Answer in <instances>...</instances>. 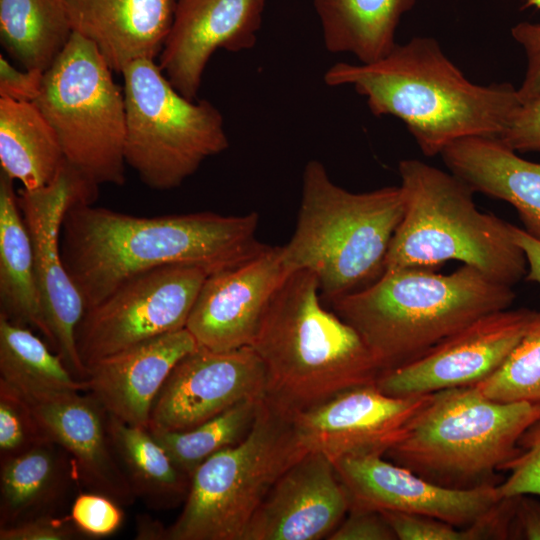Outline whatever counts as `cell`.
Wrapping results in <instances>:
<instances>
[{
	"mask_svg": "<svg viewBox=\"0 0 540 540\" xmlns=\"http://www.w3.org/2000/svg\"><path fill=\"white\" fill-rule=\"evenodd\" d=\"M258 220L255 212L139 217L76 202L63 218L61 256L87 309L160 267L195 266L211 275L245 262L266 246L256 237Z\"/></svg>",
	"mask_w": 540,
	"mask_h": 540,
	"instance_id": "obj_1",
	"label": "cell"
},
{
	"mask_svg": "<svg viewBox=\"0 0 540 540\" xmlns=\"http://www.w3.org/2000/svg\"><path fill=\"white\" fill-rule=\"evenodd\" d=\"M324 81L351 85L375 116L402 120L428 157L462 138L499 137L521 105L511 84L469 81L434 38L423 36L372 63H337Z\"/></svg>",
	"mask_w": 540,
	"mask_h": 540,
	"instance_id": "obj_2",
	"label": "cell"
},
{
	"mask_svg": "<svg viewBox=\"0 0 540 540\" xmlns=\"http://www.w3.org/2000/svg\"><path fill=\"white\" fill-rule=\"evenodd\" d=\"M321 299L313 273L291 271L251 344L264 364L265 398L290 415L374 384L381 372L356 330Z\"/></svg>",
	"mask_w": 540,
	"mask_h": 540,
	"instance_id": "obj_3",
	"label": "cell"
},
{
	"mask_svg": "<svg viewBox=\"0 0 540 540\" xmlns=\"http://www.w3.org/2000/svg\"><path fill=\"white\" fill-rule=\"evenodd\" d=\"M516 293L462 265L449 274L397 268L330 303L352 326L380 371L401 366L478 318L508 309Z\"/></svg>",
	"mask_w": 540,
	"mask_h": 540,
	"instance_id": "obj_4",
	"label": "cell"
},
{
	"mask_svg": "<svg viewBox=\"0 0 540 540\" xmlns=\"http://www.w3.org/2000/svg\"><path fill=\"white\" fill-rule=\"evenodd\" d=\"M404 210L400 186L350 192L311 160L303 172L295 231L282 246L284 261L291 270L313 273L328 302L355 292L384 272Z\"/></svg>",
	"mask_w": 540,
	"mask_h": 540,
	"instance_id": "obj_5",
	"label": "cell"
},
{
	"mask_svg": "<svg viewBox=\"0 0 540 540\" xmlns=\"http://www.w3.org/2000/svg\"><path fill=\"white\" fill-rule=\"evenodd\" d=\"M398 171L405 210L384 270H436L455 260L508 286L525 278L527 262L512 224L481 212L464 181L417 159L400 161Z\"/></svg>",
	"mask_w": 540,
	"mask_h": 540,
	"instance_id": "obj_6",
	"label": "cell"
},
{
	"mask_svg": "<svg viewBox=\"0 0 540 540\" xmlns=\"http://www.w3.org/2000/svg\"><path fill=\"white\" fill-rule=\"evenodd\" d=\"M538 420L540 404L496 402L472 386L445 389L431 393L385 456L433 483L471 488L503 470Z\"/></svg>",
	"mask_w": 540,
	"mask_h": 540,
	"instance_id": "obj_7",
	"label": "cell"
},
{
	"mask_svg": "<svg viewBox=\"0 0 540 540\" xmlns=\"http://www.w3.org/2000/svg\"><path fill=\"white\" fill-rule=\"evenodd\" d=\"M307 452L291 415L264 398L245 438L194 471L166 540H242L274 483Z\"/></svg>",
	"mask_w": 540,
	"mask_h": 540,
	"instance_id": "obj_8",
	"label": "cell"
},
{
	"mask_svg": "<svg viewBox=\"0 0 540 540\" xmlns=\"http://www.w3.org/2000/svg\"><path fill=\"white\" fill-rule=\"evenodd\" d=\"M123 75L125 160L152 189L181 185L229 146L220 111L178 92L155 59L128 64Z\"/></svg>",
	"mask_w": 540,
	"mask_h": 540,
	"instance_id": "obj_9",
	"label": "cell"
},
{
	"mask_svg": "<svg viewBox=\"0 0 540 540\" xmlns=\"http://www.w3.org/2000/svg\"><path fill=\"white\" fill-rule=\"evenodd\" d=\"M34 103L54 129L72 167L98 187L125 183L124 94L93 43L72 34L44 73Z\"/></svg>",
	"mask_w": 540,
	"mask_h": 540,
	"instance_id": "obj_10",
	"label": "cell"
},
{
	"mask_svg": "<svg viewBox=\"0 0 540 540\" xmlns=\"http://www.w3.org/2000/svg\"><path fill=\"white\" fill-rule=\"evenodd\" d=\"M209 274L195 266L160 267L126 281L87 308L76 329V346L87 368L144 341L186 328Z\"/></svg>",
	"mask_w": 540,
	"mask_h": 540,
	"instance_id": "obj_11",
	"label": "cell"
},
{
	"mask_svg": "<svg viewBox=\"0 0 540 540\" xmlns=\"http://www.w3.org/2000/svg\"><path fill=\"white\" fill-rule=\"evenodd\" d=\"M98 186L65 161L55 179L45 187L17 193L31 237L34 264L45 317L58 354L71 372L84 379L87 368L76 346V329L86 310L61 256L63 218L76 202L93 203Z\"/></svg>",
	"mask_w": 540,
	"mask_h": 540,
	"instance_id": "obj_12",
	"label": "cell"
},
{
	"mask_svg": "<svg viewBox=\"0 0 540 540\" xmlns=\"http://www.w3.org/2000/svg\"><path fill=\"white\" fill-rule=\"evenodd\" d=\"M536 310L504 309L484 315L419 357L380 372L375 385L407 397L468 387L495 372L523 337Z\"/></svg>",
	"mask_w": 540,
	"mask_h": 540,
	"instance_id": "obj_13",
	"label": "cell"
},
{
	"mask_svg": "<svg viewBox=\"0 0 540 540\" xmlns=\"http://www.w3.org/2000/svg\"><path fill=\"white\" fill-rule=\"evenodd\" d=\"M265 395L264 364L251 346L229 351L198 346L170 372L153 404L148 428L189 430L242 401Z\"/></svg>",
	"mask_w": 540,
	"mask_h": 540,
	"instance_id": "obj_14",
	"label": "cell"
},
{
	"mask_svg": "<svg viewBox=\"0 0 540 540\" xmlns=\"http://www.w3.org/2000/svg\"><path fill=\"white\" fill-rule=\"evenodd\" d=\"M430 396H391L374 383L346 390L291 418L305 448L332 463L346 457L384 456L404 437Z\"/></svg>",
	"mask_w": 540,
	"mask_h": 540,
	"instance_id": "obj_15",
	"label": "cell"
},
{
	"mask_svg": "<svg viewBox=\"0 0 540 540\" xmlns=\"http://www.w3.org/2000/svg\"><path fill=\"white\" fill-rule=\"evenodd\" d=\"M333 464L348 492L350 508L417 514L467 527L502 500L494 484L442 486L383 456L346 457Z\"/></svg>",
	"mask_w": 540,
	"mask_h": 540,
	"instance_id": "obj_16",
	"label": "cell"
},
{
	"mask_svg": "<svg viewBox=\"0 0 540 540\" xmlns=\"http://www.w3.org/2000/svg\"><path fill=\"white\" fill-rule=\"evenodd\" d=\"M293 271L282 246H268L245 262L208 275L186 329L198 346L229 351L251 346L266 309Z\"/></svg>",
	"mask_w": 540,
	"mask_h": 540,
	"instance_id": "obj_17",
	"label": "cell"
},
{
	"mask_svg": "<svg viewBox=\"0 0 540 540\" xmlns=\"http://www.w3.org/2000/svg\"><path fill=\"white\" fill-rule=\"evenodd\" d=\"M266 0H176L159 66L174 88L196 99L203 73L218 49L252 48Z\"/></svg>",
	"mask_w": 540,
	"mask_h": 540,
	"instance_id": "obj_18",
	"label": "cell"
},
{
	"mask_svg": "<svg viewBox=\"0 0 540 540\" xmlns=\"http://www.w3.org/2000/svg\"><path fill=\"white\" fill-rule=\"evenodd\" d=\"M350 509L334 464L307 452L274 483L242 540H319L337 528Z\"/></svg>",
	"mask_w": 540,
	"mask_h": 540,
	"instance_id": "obj_19",
	"label": "cell"
},
{
	"mask_svg": "<svg viewBox=\"0 0 540 540\" xmlns=\"http://www.w3.org/2000/svg\"><path fill=\"white\" fill-rule=\"evenodd\" d=\"M81 392L26 398L49 440L70 457L77 483L130 506L136 497L112 448L108 413L91 393Z\"/></svg>",
	"mask_w": 540,
	"mask_h": 540,
	"instance_id": "obj_20",
	"label": "cell"
},
{
	"mask_svg": "<svg viewBox=\"0 0 540 540\" xmlns=\"http://www.w3.org/2000/svg\"><path fill=\"white\" fill-rule=\"evenodd\" d=\"M197 347L184 328L104 357L87 367V392L108 414L148 427L153 404L170 372Z\"/></svg>",
	"mask_w": 540,
	"mask_h": 540,
	"instance_id": "obj_21",
	"label": "cell"
},
{
	"mask_svg": "<svg viewBox=\"0 0 540 540\" xmlns=\"http://www.w3.org/2000/svg\"><path fill=\"white\" fill-rule=\"evenodd\" d=\"M73 33L93 43L112 71L159 57L176 0H63Z\"/></svg>",
	"mask_w": 540,
	"mask_h": 540,
	"instance_id": "obj_22",
	"label": "cell"
},
{
	"mask_svg": "<svg viewBox=\"0 0 540 540\" xmlns=\"http://www.w3.org/2000/svg\"><path fill=\"white\" fill-rule=\"evenodd\" d=\"M440 155L474 193L511 204L523 229L540 241V163L521 158L500 138L490 136L456 140Z\"/></svg>",
	"mask_w": 540,
	"mask_h": 540,
	"instance_id": "obj_23",
	"label": "cell"
},
{
	"mask_svg": "<svg viewBox=\"0 0 540 540\" xmlns=\"http://www.w3.org/2000/svg\"><path fill=\"white\" fill-rule=\"evenodd\" d=\"M0 461V528L56 514L77 483L70 457L52 441Z\"/></svg>",
	"mask_w": 540,
	"mask_h": 540,
	"instance_id": "obj_24",
	"label": "cell"
},
{
	"mask_svg": "<svg viewBox=\"0 0 540 540\" xmlns=\"http://www.w3.org/2000/svg\"><path fill=\"white\" fill-rule=\"evenodd\" d=\"M13 181L0 174V315L32 327L54 347L35 272L33 246Z\"/></svg>",
	"mask_w": 540,
	"mask_h": 540,
	"instance_id": "obj_25",
	"label": "cell"
},
{
	"mask_svg": "<svg viewBox=\"0 0 540 540\" xmlns=\"http://www.w3.org/2000/svg\"><path fill=\"white\" fill-rule=\"evenodd\" d=\"M417 0H314L323 41L331 53H350L361 63L386 56L397 44L402 16Z\"/></svg>",
	"mask_w": 540,
	"mask_h": 540,
	"instance_id": "obj_26",
	"label": "cell"
},
{
	"mask_svg": "<svg viewBox=\"0 0 540 540\" xmlns=\"http://www.w3.org/2000/svg\"><path fill=\"white\" fill-rule=\"evenodd\" d=\"M66 159L58 137L34 102L0 98L2 172L35 190L50 184Z\"/></svg>",
	"mask_w": 540,
	"mask_h": 540,
	"instance_id": "obj_27",
	"label": "cell"
},
{
	"mask_svg": "<svg viewBox=\"0 0 540 540\" xmlns=\"http://www.w3.org/2000/svg\"><path fill=\"white\" fill-rule=\"evenodd\" d=\"M107 430L136 498L157 510L185 502L191 477L173 462L148 427L130 425L108 414Z\"/></svg>",
	"mask_w": 540,
	"mask_h": 540,
	"instance_id": "obj_28",
	"label": "cell"
},
{
	"mask_svg": "<svg viewBox=\"0 0 540 540\" xmlns=\"http://www.w3.org/2000/svg\"><path fill=\"white\" fill-rule=\"evenodd\" d=\"M73 30L63 0H0V40L25 69L46 72Z\"/></svg>",
	"mask_w": 540,
	"mask_h": 540,
	"instance_id": "obj_29",
	"label": "cell"
},
{
	"mask_svg": "<svg viewBox=\"0 0 540 540\" xmlns=\"http://www.w3.org/2000/svg\"><path fill=\"white\" fill-rule=\"evenodd\" d=\"M0 379L27 398L87 391L59 354H53L29 327L0 315Z\"/></svg>",
	"mask_w": 540,
	"mask_h": 540,
	"instance_id": "obj_30",
	"label": "cell"
},
{
	"mask_svg": "<svg viewBox=\"0 0 540 540\" xmlns=\"http://www.w3.org/2000/svg\"><path fill=\"white\" fill-rule=\"evenodd\" d=\"M263 399L242 401L189 430L153 431L148 429L173 462L191 477L210 456L245 438L255 421Z\"/></svg>",
	"mask_w": 540,
	"mask_h": 540,
	"instance_id": "obj_31",
	"label": "cell"
},
{
	"mask_svg": "<svg viewBox=\"0 0 540 540\" xmlns=\"http://www.w3.org/2000/svg\"><path fill=\"white\" fill-rule=\"evenodd\" d=\"M472 387L496 402L540 404V311L502 365Z\"/></svg>",
	"mask_w": 540,
	"mask_h": 540,
	"instance_id": "obj_32",
	"label": "cell"
},
{
	"mask_svg": "<svg viewBox=\"0 0 540 540\" xmlns=\"http://www.w3.org/2000/svg\"><path fill=\"white\" fill-rule=\"evenodd\" d=\"M50 441L28 399L0 379V460Z\"/></svg>",
	"mask_w": 540,
	"mask_h": 540,
	"instance_id": "obj_33",
	"label": "cell"
},
{
	"mask_svg": "<svg viewBox=\"0 0 540 540\" xmlns=\"http://www.w3.org/2000/svg\"><path fill=\"white\" fill-rule=\"evenodd\" d=\"M400 540H476L491 538L487 523L459 527L448 522L417 514L380 511Z\"/></svg>",
	"mask_w": 540,
	"mask_h": 540,
	"instance_id": "obj_34",
	"label": "cell"
},
{
	"mask_svg": "<svg viewBox=\"0 0 540 540\" xmlns=\"http://www.w3.org/2000/svg\"><path fill=\"white\" fill-rule=\"evenodd\" d=\"M518 445L519 453L503 468L509 476L496 485L501 499L540 496V420L522 434Z\"/></svg>",
	"mask_w": 540,
	"mask_h": 540,
	"instance_id": "obj_35",
	"label": "cell"
},
{
	"mask_svg": "<svg viewBox=\"0 0 540 540\" xmlns=\"http://www.w3.org/2000/svg\"><path fill=\"white\" fill-rule=\"evenodd\" d=\"M69 516L81 533L91 537L113 534L124 519L121 505L105 495L90 491L78 494Z\"/></svg>",
	"mask_w": 540,
	"mask_h": 540,
	"instance_id": "obj_36",
	"label": "cell"
},
{
	"mask_svg": "<svg viewBox=\"0 0 540 540\" xmlns=\"http://www.w3.org/2000/svg\"><path fill=\"white\" fill-rule=\"evenodd\" d=\"M540 7V0L527 6ZM512 37L523 47L527 66L522 85L517 89L521 103L540 97V24L520 22L511 29Z\"/></svg>",
	"mask_w": 540,
	"mask_h": 540,
	"instance_id": "obj_37",
	"label": "cell"
},
{
	"mask_svg": "<svg viewBox=\"0 0 540 540\" xmlns=\"http://www.w3.org/2000/svg\"><path fill=\"white\" fill-rule=\"evenodd\" d=\"M81 532L70 516L43 515L0 528V540H72Z\"/></svg>",
	"mask_w": 540,
	"mask_h": 540,
	"instance_id": "obj_38",
	"label": "cell"
},
{
	"mask_svg": "<svg viewBox=\"0 0 540 540\" xmlns=\"http://www.w3.org/2000/svg\"><path fill=\"white\" fill-rule=\"evenodd\" d=\"M514 151H540V97L521 103L498 137Z\"/></svg>",
	"mask_w": 540,
	"mask_h": 540,
	"instance_id": "obj_39",
	"label": "cell"
},
{
	"mask_svg": "<svg viewBox=\"0 0 540 540\" xmlns=\"http://www.w3.org/2000/svg\"><path fill=\"white\" fill-rule=\"evenodd\" d=\"M328 540H395L393 529L380 511L350 508Z\"/></svg>",
	"mask_w": 540,
	"mask_h": 540,
	"instance_id": "obj_40",
	"label": "cell"
},
{
	"mask_svg": "<svg viewBox=\"0 0 540 540\" xmlns=\"http://www.w3.org/2000/svg\"><path fill=\"white\" fill-rule=\"evenodd\" d=\"M44 73L40 70L16 69L0 55V98L35 102L40 95Z\"/></svg>",
	"mask_w": 540,
	"mask_h": 540,
	"instance_id": "obj_41",
	"label": "cell"
},
{
	"mask_svg": "<svg viewBox=\"0 0 540 540\" xmlns=\"http://www.w3.org/2000/svg\"><path fill=\"white\" fill-rule=\"evenodd\" d=\"M510 538L540 540V501L532 495L515 498Z\"/></svg>",
	"mask_w": 540,
	"mask_h": 540,
	"instance_id": "obj_42",
	"label": "cell"
},
{
	"mask_svg": "<svg viewBox=\"0 0 540 540\" xmlns=\"http://www.w3.org/2000/svg\"><path fill=\"white\" fill-rule=\"evenodd\" d=\"M512 237L522 249L526 262L527 272L525 279L537 284L540 288V241L530 236L523 228L511 226Z\"/></svg>",
	"mask_w": 540,
	"mask_h": 540,
	"instance_id": "obj_43",
	"label": "cell"
},
{
	"mask_svg": "<svg viewBox=\"0 0 540 540\" xmlns=\"http://www.w3.org/2000/svg\"><path fill=\"white\" fill-rule=\"evenodd\" d=\"M136 539L139 540H166L165 528L160 522L149 515H139L137 517Z\"/></svg>",
	"mask_w": 540,
	"mask_h": 540,
	"instance_id": "obj_44",
	"label": "cell"
}]
</instances>
